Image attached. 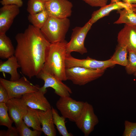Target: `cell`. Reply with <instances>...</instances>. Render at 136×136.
<instances>
[{"mask_svg":"<svg viewBox=\"0 0 136 136\" xmlns=\"http://www.w3.org/2000/svg\"><path fill=\"white\" fill-rule=\"evenodd\" d=\"M15 38L17 42L14 55L20 66L22 73L31 79L42 70L51 44L40 29L29 25L24 32Z\"/></svg>","mask_w":136,"mask_h":136,"instance_id":"obj_1","label":"cell"},{"mask_svg":"<svg viewBox=\"0 0 136 136\" xmlns=\"http://www.w3.org/2000/svg\"><path fill=\"white\" fill-rule=\"evenodd\" d=\"M65 40L51 43L47 51L42 71L54 75L62 81L67 80L66 75L65 58L66 54Z\"/></svg>","mask_w":136,"mask_h":136,"instance_id":"obj_2","label":"cell"},{"mask_svg":"<svg viewBox=\"0 0 136 136\" xmlns=\"http://www.w3.org/2000/svg\"><path fill=\"white\" fill-rule=\"evenodd\" d=\"M70 24V20L68 18L59 19L49 17L40 29L49 42L54 43L65 40Z\"/></svg>","mask_w":136,"mask_h":136,"instance_id":"obj_3","label":"cell"},{"mask_svg":"<svg viewBox=\"0 0 136 136\" xmlns=\"http://www.w3.org/2000/svg\"><path fill=\"white\" fill-rule=\"evenodd\" d=\"M106 69L93 70L75 66L66 69L67 80L75 85H84L101 77Z\"/></svg>","mask_w":136,"mask_h":136,"instance_id":"obj_4","label":"cell"},{"mask_svg":"<svg viewBox=\"0 0 136 136\" xmlns=\"http://www.w3.org/2000/svg\"><path fill=\"white\" fill-rule=\"evenodd\" d=\"M0 84L6 89L9 99L21 98L24 94L38 91L40 88L38 85L33 84L24 76L14 81L1 77Z\"/></svg>","mask_w":136,"mask_h":136,"instance_id":"obj_5","label":"cell"},{"mask_svg":"<svg viewBox=\"0 0 136 136\" xmlns=\"http://www.w3.org/2000/svg\"><path fill=\"white\" fill-rule=\"evenodd\" d=\"M99 122L92 106L87 102L84 105L75 122L85 136H88Z\"/></svg>","mask_w":136,"mask_h":136,"instance_id":"obj_6","label":"cell"},{"mask_svg":"<svg viewBox=\"0 0 136 136\" xmlns=\"http://www.w3.org/2000/svg\"><path fill=\"white\" fill-rule=\"evenodd\" d=\"M92 24L89 20L83 26L76 27L73 29L71 40L66 45L67 54L75 52L83 55L87 52L85 40Z\"/></svg>","mask_w":136,"mask_h":136,"instance_id":"obj_7","label":"cell"},{"mask_svg":"<svg viewBox=\"0 0 136 136\" xmlns=\"http://www.w3.org/2000/svg\"><path fill=\"white\" fill-rule=\"evenodd\" d=\"M84 102L77 101L70 96L60 97L56 105L62 116L70 121L74 122Z\"/></svg>","mask_w":136,"mask_h":136,"instance_id":"obj_8","label":"cell"},{"mask_svg":"<svg viewBox=\"0 0 136 136\" xmlns=\"http://www.w3.org/2000/svg\"><path fill=\"white\" fill-rule=\"evenodd\" d=\"M65 62L66 68L79 66L93 70L106 69L116 64L111 58L99 61L88 56L86 58L81 59L73 57L71 54H66Z\"/></svg>","mask_w":136,"mask_h":136,"instance_id":"obj_9","label":"cell"},{"mask_svg":"<svg viewBox=\"0 0 136 136\" xmlns=\"http://www.w3.org/2000/svg\"><path fill=\"white\" fill-rule=\"evenodd\" d=\"M45 6L49 17L63 19L71 15L73 5L68 0H49Z\"/></svg>","mask_w":136,"mask_h":136,"instance_id":"obj_10","label":"cell"},{"mask_svg":"<svg viewBox=\"0 0 136 136\" xmlns=\"http://www.w3.org/2000/svg\"><path fill=\"white\" fill-rule=\"evenodd\" d=\"M36 77L44 81V84L42 87L43 89L52 88L54 90L55 93L60 97L70 96L72 93L69 87L54 75L41 71Z\"/></svg>","mask_w":136,"mask_h":136,"instance_id":"obj_11","label":"cell"},{"mask_svg":"<svg viewBox=\"0 0 136 136\" xmlns=\"http://www.w3.org/2000/svg\"><path fill=\"white\" fill-rule=\"evenodd\" d=\"M47 91V89L40 87L38 91L24 94L21 98L28 107L33 109L46 111L52 108L50 103L44 96Z\"/></svg>","mask_w":136,"mask_h":136,"instance_id":"obj_12","label":"cell"},{"mask_svg":"<svg viewBox=\"0 0 136 136\" xmlns=\"http://www.w3.org/2000/svg\"><path fill=\"white\" fill-rule=\"evenodd\" d=\"M6 105L9 117L17 128L21 123L23 117L27 113L28 107L22 98H10Z\"/></svg>","mask_w":136,"mask_h":136,"instance_id":"obj_13","label":"cell"},{"mask_svg":"<svg viewBox=\"0 0 136 136\" xmlns=\"http://www.w3.org/2000/svg\"><path fill=\"white\" fill-rule=\"evenodd\" d=\"M19 7L15 5H3L0 9V33H6L20 12Z\"/></svg>","mask_w":136,"mask_h":136,"instance_id":"obj_14","label":"cell"},{"mask_svg":"<svg viewBox=\"0 0 136 136\" xmlns=\"http://www.w3.org/2000/svg\"><path fill=\"white\" fill-rule=\"evenodd\" d=\"M118 45L126 46L128 51H136V26L126 24L119 32Z\"/></svg>","mask_w":136,"mask_h":136,"instance_id":"obj_15","label":"cell"},{"mask_svg":"<svg viewBox=\"0 0 136 136\" xmlns=\"http://www.w3.org/2000/svg\"><path fill=\"white\" fill-rule=\"evenodd\" d=\"M132 7L131 4L123 2L120 1L115 3H110V4L101 7L99 9L94 11L89 20L93 24L100 19L109 15L110 12L113 10L117 11Z\"/></svg>","mask_w":136,"mask_h":136,"instance_id":"obj_16","label":"cell"},{"mask_svg":"<svg viewBox=\"0 0 136 136\" xmlns=\"http://www.w3.org/2000/svg\"><path fill=\"white\" fill-rule=\"evenodd\" d=\"M38 114L42 126V131L47 136H56V132L53 122L52 108L46 111L38 110Z\"/></svg>","mask_w":136,"mask_h":136,"instance_id":"obj_17","label":"cell"},{"mask_svg":"<svg viewBox=\"0 0 136 136\" xmlns=\"http://www.w3.org/2000/svg\"><path fill=\"white\" fill-rule=\"evenodd\" d=\"M20 68L17 59L14 55L4 61L0 62V72L10 74V80L14 81L20 78V75L17 71V69Z\"/></svg>","mask_w":136,"mask_h":136,"instance_id":"obj_18","label":"cell"},{"mask_svg":"<svg viewBox=\"0 0 136 136\" xmlns=\"http://www.w3.org/2000/svg\"><path fill=\"white\" fill-rule=\"evenodd\" d=\"M15 49L10 38L6 33H0V58L8 59L14 55Z\"/></svg>","mask_w":136,"mask_h":136,"instance_id":"obj_19","label":"cell"},{"mask_svg":"<svg viewBox=\"0 0 136 136\" xmlns=\"http://www.w3.org/2000/svg\"><path fill=\"white\" fill-rule=\"evenodd\" d=\"M28 107L27 112L23 117V120L29 127H31L34 130L42 131L38 114V110Z\"/></svg>","mask_w":136,"mask_h":136,"instance_id":"obj_20","label":"cell"},{"mask_svg":"<svg viewBox=\"0 0 136 136\" xmlns=\"http://www.w3.org/2000/svg\"><path fill=\"white\" fill-rule=\"evenodd\" d=\"M117 12L119 14V17L114 23H124L129 25L136 26V13L133 11L132 7L119 10Z\"/></svg>","mask_w":136,"mask_h":136,"instance_id":"obj_21","label":"cell"},{"mask_svg":"<svg viewBox=\"0 0 136 136\" xmlns=\"http://www.w3.org/2000/svg\"><path fill=\"white\" fill-rule=\"evenodd\" d=\"M52 109L54 123L60 134L62 136H73L72 133H69L67 130L65 124L66 119L62 116H59L56 110L52 107Z\"/></svg>","mask_w":136,"mask_h":136,"instance_id":"obj_22","label":"cell"},{"mask_svg":"<svg viewBox=\"0 0 136 136\" xmlns=\"http://www.w3.org/2000/svg\"><path fill=\"white\" fill-rule=\"evenodd\" d=\"M128 52L126 47L118 45L114 53L111 58L116 64L125 66L127 62Z\"/></svg>","mask_w":136,"mask_h":136,"instance_id":"obj_23","label":"cell"},{"mask_svg":"<svg viewBox=\"0 0 136 136\" xmlns=\"http://www.w3.org/2000/svg\"><path fill=\"white\" fill-rule=\"evenodd\" d=\"M49 16L46 10L34 14H29L28 19L33 26L40 29L44 25Z\"/></svg>","mask_w":136,"mask_h":136,"instance_id":"obj_24","label":"cell"},{"mask_svg":"<svg viewBox=\"0 0 136 136\" xmlns=\"http://www.w3.org/2000/svg\"><path fill=\"white\" fill-rule=\"evenodd\" d=\"M45 3L41 0H28L27 10L29 14H34L46 10Z\"/></svg>","mask_w":136,"mask_h":136,"instance_id":"obj_25","label":"cell"},{"mask_svg":"<svg viewBox=\"0 0 136 136\" xmlns=\"http://www.w3.org/2000/svg\"><path fill=\"white\" fill-rule=\"evenodd\" d=\"M8 110L5 103H0V125L11 128L13 121L11 119L8 113Z\"/></svg>","mask_w":136,"mask_h":136,"instance_id":"obj_26","label":"cell"},{"mask_svg":"<svg viewBox=\"0 0 136 136\" xmlns=\"http://www.w3.org/2000/svg\"><path fill=\"white\" fill-rule=\"evenodd\" d=\"M125 67L126 73L129 75L134 74L136 72V51H130Z\"/></svg>","mask_w":136,"mask_h":136,"instance_id":"obj_27","label":"cell"},{"mask_svg":"<svg viewBox=\"0 0 136 136\" xmlns=\"http://www.w3.org/2000/svg\"><path fill=\"white\" fill-rule=\"evenodd\" d=\"M23 120L20 125L17 127L19 136H39L41 135L42 131L30 129Z\"/></svg>","mask_w":136,"mask_h":136,"instance_id":"obj_28","label":"cell"},{"mask_svg":"<svg viewBox=\"0 0 136 136\" xmlns=\"http://www.w3.org/2000/svg\"><path fill=\"white\" fill-rule=\"evenodd\" d=\"M123 136H136V122L125 120Z\"/></svg>","mask_w":136,"mask_h":136,"instance_id":"obj_29","label":"cell"},{"mask_svg":"<svg viewBox=\"0 0 136 136\" xmlns=\"http://www.w3.org/2000/svg\"><path fill=\"white\" fill-rule=\"evenodd\" d=\"M0 136H19L17 129L16 127H12L8 128L7 130H1L0 131Z\"/></svg>","mask_w":136,"mask_h":136,"instance_id":"obj_30","label":"cell"},{"mask_svg":"<svg viewBox=\"0 0 136 136\" xmlns=\"http://www.w3.org/2000/svg\"><path fill=\"white\" fill-rule=\"evenodd\" d=\"M93 7H101L107 4L108 0H82Z\"/></svg>","mask_w":136,"mask_h":136,"instance_id":"obj_31","label":"cell"},{"mask_svg":"<svg viewBox=\"0 0 136 136\" xmlns=\"http://www.w3.org/2000/svg\"><path fill=\"white\" fill-rule=\"evenodd\" d=\"M9 99L7 91L4 87L0 84V103L6 104Z\"/></svg>","mask_w":136,"mask_h":136,"instance_id":"obj_32","label":"cell"},{"mask_svg":"<svg viewBox=\"0 0 136 136\" xmlns=\"http://www.w3.org/2000/svg\"><path fill=\"white\" fill-rule=\"evenodd\" d=\"M0 3L3 5H15L19 7L23 5L22 0H2Z\"/></svg>","mask_w":136,"mask_h":136,"instance_id":"obj_33","label":"cell"},{"mask_svg":"<svg viewBox=\"0 0 136 136\" xmlns=\"http://www.w3.org/2000/svg\"><path fill=\"white\" fill-rule=\"evenodd\" d=\"M122 2L130 4H136V0H121Z\"/></svg>","mask_w":136,"mask_h":136,"instance_id":"obj_34","label":"cell"},{"mask_svg":"<svg viewBox=\"0 0 136 136\" xmlns=\"http://www.w3.org/2000/svg\"><path fill=\"white\" fill-rule=\"evenodd\" d=\"M111 3L117 2L120 1V0H110Z\"/></svg>","mask_w":136,"mask_h":136,"instance_id":"obj_35","label":"cell"},{"mask_svg":"<svg viewBox=\"0 0 136 136\" xmlns=\"http://www.w3.org/2000/svg\"><path fill=\"white\" fill-rule=\"evenodd\" d=\"M132 9L133 11L136 13V8L132 7Z\"/></svg>","mask_w":136,"mask_h":136,"instance_id":"obj_36","label":"cell"},{"mask_svg":"<svg viewBox=\"0 0 136 136\" xmlns=\"http://www.w3.org/2000/svg\"><path fill=\"white\" fill-rule=\"evenodd\" d=\"M131 5L132 7L136 8V4H132Z\"/></svg>","mask_w":136,"mask_h":136,"instance_id":"obj_37","label":"cell"},{"mask_svg":"<svg viewBox=\"0 0 136 136\" xmlns=\"http://www.w3.org/2000/svg\"><path fill=\"white\" fill-rule=\"evenodd\" d=\"M42 1L44 2V3H46V2H47V1H48L49 0H41Z\"/></svg>","mask_w":136,"mask_h":136,"instance_id":"obj_38","label":"cell"},{"mask_svg":"<svg viewBox=\"0 0 136 136\" xmlns=\"http://www.w3.org/2000/svg\"><path fill=\"white\" fill-rule=\"evenodd\" d=\"M133 74L134 76L136 77V72Z\"/></svg>","mask_w":136,"mask_h":136,"instance_id":"obj_39","label":"cell"}]
</instances>
